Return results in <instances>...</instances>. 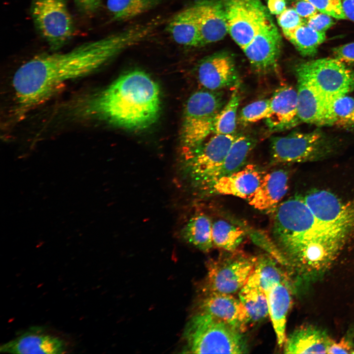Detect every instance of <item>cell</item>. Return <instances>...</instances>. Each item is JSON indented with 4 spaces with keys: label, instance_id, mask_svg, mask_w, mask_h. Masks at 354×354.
<instances>
[{
    "label": "cell",
    "instance_id": "cell-1",
    "mask_svg": "<svg viewBox=\"0 0 354 354\" xmlns=\"http://www.w3.org/2000/svg\"><path fill=\"white\" fill-rule=\"evenodd\" d=\"M138 24L101 39L83 43L66 53H42L22 65L12 80L20 118L51 97L66 82L89 75L125 50L148 39Z\"/></svg>",
    "mask_w": 354,
    "mask_h": 354
},
{
    "label": "cell",
    "instance_id": "cell-2",
    "mask_svg": "<svg viewBox=\"0 0 354 354\" xmlns=\"http://www.w3.org/2000/svg\"><path fill=\"white\" fill-rule=\"evenodd\" d=\"M161 92L156 82L141 70L128 71L102 89L78 101L72 111L77 118L139 130L159 118Z\"/></svg>",
    "mask_w": 354,
    "mask_h": 354
},
{
    "label": "cell",
    "instance_id": "cell-3",
    "mask_svg": "<svg viewBox=\"0 0 354 354\" xmlns=\"http://www.w3.org/2000/svg\"><path fill=\"white\" fill-rule=\"evenodd\" d=\"M273 212L272 235L286 260L305 253L339 252L349 236L317 218L303 197L288 199Z\"/></svg>",
    "mask_w": 354,
    "mask_h": 354
},
{
    "label": "cell",
    "instance_id": "cell-4",
    "mask_svg": "<svg viewBox=\"0 0 354 354\" xmlns=\"http://www.w3.org/2000/svg\"><path fill=\"white\" fill-rule=\"evenodd\" d=\"M184 353H248L244 332L208 314L198 312L187 323L183 333Z\"/></svg>",
    "mask_w": 354,
    "mask_h": 354
},
{
    "label": "cell",
    "instance_id": "cell-5",
    "mask_svg": "<svg viewBox=\"0 0 354 354\" xmlns=\"http://www.w3.org/2000/svg\"><path fill=\"white\" fill-rule=\"evenodd\" d=\"M224 105L223 95L218 91L200 90L188 98L181 132L184 160L193 156L213 132L216 118Z\"/></svg>",
    "mask_w": 354,
    "mask_h": 354
},
{
    "label": "cell",
    "instance_id": "cell-6",
    "mask_svg": "<svg viewBox=\"0 0 354 354\" xmlns=\"http://www.w3.org/2000/svg\"><path fill=\"white\" fill-rule=\"evenodd\" d=\"M295 71L329 102L354 89V71L335 58L302 62L296 65Z\"/></svg>",
    "mask_w": 354,
    "mask_h": 354
},
{
    "label": "cell",
    "instance_id": "cell-7",
    "mask_svg": "<svg viewBox=\"0 0 354 354\" xmlns=\"http://www.w3.org/2000/svg\"><path fill=\"white\" fill-rule=\"evenodd\" d=\"M229 252L207 263L204 292L233 295L239 292L252 273L257 257L236 250Z\"/></svg>",
    "mask_w": 354,
    "mask_h": 354
},
{
    "label": "cell",
    "instance_id": "cell-8",
    "mask_svg": "<svg viewBox=\"0 0 354 354\" xmlns=\"http://www.w3.org/2000/svg\"><path fill=\"white\" fill-rule=\"evenodd\" d=\"M30 12L36 30L52 50L60 49L72 37L74 22L65 0H31Z\"/></svg>",
    "mask_w": 354,
    "mask_h": 354
},
{
    "label": "cell",
    "instance_id": "cell-9",
    "mask_svg": "<svg viewBox=\"0 0 354 354\" xmlns=\"http://www.w3.org/2000/svg\"><path fill=\"white\" fill-rule=\"evenodd\" d=\"M331 150L330 142L319 130L274 137L270 142L273 164L315 161L326 156Z\"/></svg>",
    "mask_w": 354,
    "mask_h": 354
},
{
    "label": "cell",
    "instance_id": "cell-10",
    "mask_svg": "<svg viewBox=\"0 0 354 354\" xmlns=\"http://www.w3.org/2000/svg\"><path fill=\"white\" fill-rule=\"evenodd\" d=\"M237 135L214 134L189 158L184 160L181 173L194 188L204 191L222 164Z\"/></svg>",
    "mask_w": 354,
    "mask_h": 354
},
{
    "label": "cell",
    "instance_id": "cell-11",
    "mask_svg": "<svg viewBox=\"0 0 354 354\" xmlns=\"http://www.w3.org/2000/svg\"><path fill=\"white\" fill-rule=\"evenodd\" d=\"M228 33L241 48L271 18L260 0H224Z\"/></svg>",
    "mask_w": 354,
    "mask_h": 354
},
{
    "label": "cell",
    "instance_id": "cell-12",
    "mask_svg": "<svg viewBox=\"0 0 354 354\" xmlns=\"http://www.w3.org/2000/svg\"><path fill=\"white\" fill-rule=\"evenodd\" d=\"M303 199L315 216L349 235L354 231V199L344 202L326 190H314Z\"/></svg>",
    "mask_w": 354,
    "mask_h": 354
},
{
    "label": "cell",
    "instance_id": "cell-13",
    "mask_svg": "<svg viewBox=\"0 0 354 354\" xmlns=\"http://www.w3.org/2000/svg\"><path fill=\"white\" fill-rule=\"evenodd\" d=\"M281 48V37L271 18L242 50L253 68L260 73L275 69Z\"/></svg>",
    "mask_w": 354,
    "mask_h": 354
},
{
    "label": "cell",
    "instance_id": "cell-14",
    "mask_svg": "<svg viewBox=\"0 0 354 354\" xmlns=\"http://www.w3.org/2000/svg\"><path fill=\"white\" fill-rule=\"evenodd\" d=\"M199 83L206 89L218 91L238 85L236 64L227 52H219L202 59L197 68Z\"/></svg>",
    "mask_w": 354,
    "mask_h": 354
},
{
    "label": "cell",
    "instance_id": "cell-15",
    "mask_svg": "<svg viewBox=\"0 0 354 354\" xmlns=\"http://www.w3.org/2000/svg\"><path fill=\"white\" fill-rule=\"evenodd\" d=\"M198 312L208 314L245 331L250 322L246 311L239 298L233 294L204 292L199 305Z\"/></svg>",
    "mask_w": 354,
    "mask_h": 354
},
{
    "label": "cell",
    "instance_id": "cell-16",
    "mask_svg": "<svg viewBox=\"0 0 354 354\" xmlns=\"http://www.w3.org/2000/svg\"><path fill=\"white\" fill-rule=\"evenodd\" d=\"M271 132L291 129L301 122L298 114L297 90L288 85L278 88L270 98V111L265 118Z\"/></svg>",
    "mask_w": 354,
    "mask_h": 354
},
{
    "label": "cell",
    "instance_id": "cell-17",
    "mask_svg": "<svg viewBox=\"0 0 354 354\" xmlns=\"http://www.w3.org/2000/svg\"><path fill=\"white\" fill-rule=\"evenodd\" d=\"M193 5L198 17L202 46L223 39L228 33L223 2L219 0H199Z\"/></svg>",
    "mask_w": 354,
    "mask_h": 354
},
{
    "label": "cell",
    "instance_id": "cell-18",
    "mask_svg": "<svg viewBox=\"0 0 354 354\" xmlns=\"http://www.w3.org/2000/svg\"><path fill=\"white\" fill-rule=\"evenodd\" d=\"M264 176L262 172L256 165L248 164L234 173L219 178L207 190L249 201L254 194Z\"/></svg>",
    "mask_w": 354,
    "mask_h": 354
},
{
    "label": "cell",
    "instance_id": "cell-19",
    "mask_svg": "<svg viewBox=\"0 0 354 354\" xmlns=\"http://www.w3.org/2000/svg\"><path fill=\"white\" fill-rule=\"evenodd\" d=\"M295 76L298 114L301 122L319 126L329 125L330 102L306 79Z\"/></svg>",
    "mask_w": 354,
    "mask_h": 354
},
{
    "label": "cell",
    "instance_id": "cell-20",
    "mask_svg": "<svg viewBox=\"0 0 354 354\" xmlns=\"http://www.w3.org/2000/svg\"><path fill=\"white\" fill-rule=\"evenodd\" d=\"M65 350L60 338L35 330L26 332L0 347V352L11 354H59Z\"/></svg>",
    "mask_w": 354,
    "mask_h": 354
},
{
    "label": "cell",
    "instance_id": "cell-21",
    "mask_svg": "<svg viewBox=\"0 0 354 354\" xmlns=\"http://www.w3.org/2000/svg\"><path fill=\"white\" fill-rule=\"evenodd\" d=\"M267 300L268 316L275 331L277 342L282 347L286 339L287 316L292 303L290 283L273 284L265 291Z\"/></svg>",
    "mask_w": 354,
    "mask_h": 354
},
{
    "label": "cell",
    "instance_id": "cell-22",
    "mask_svg": "<svg viewBox=\"0 0 354 354\" xmlns=\"http://www.w3.org/2000/svg\"><path fill=\"white\" fill-rule=\"evenodd\" d=\"M333 340L325 331L310 324L301 326L286 337L285 354H327Z\"/></svg>",
    "mask_w": 354,
    "mask_h": 354
},
{
    "label": "cell",
    "instance_id": "cell-23",
    "mask_svg": "<svg viewBox=\"0 0 354 354\" xmlns=\"http://www.w3.org/2000/svg\"><path fill=\"white\" fill-rule=\"evenodd\" d=\"M289 175L283 169L274 170L265 175L249 204L260 210L272 211L286 194L289 188Z\"/></svg>",
    "mask_w": 354,
    "mask_h": 354
},
{
    "label": "cell",
    "instance_id": "cell-24",
    "mask_svg": "<svg viewBox=\"0 0 354 354\" xmlns=\"http://www.w3.org/2000/svg\"><path fill=\"white\" fill-rule=\"evenodd\" d=\"M166 31L178 44L202 46L198 17L193 4L174 15L167 24Z\"/></svg>",
    "mask_w": 354,
    "mask_h": 354
},
{
    "label": "cell",
    "instance_id": "cell-25",
    "mask_svg": "<svg viewBox=\"0 0 354 354\" xmlns=\"http://www.w3.org/2000/svg\"><path fill=\"white\" fill-rule=\"evenodd\" d=\"M238 298L246 311L250 322H258L268 316L266 295L254 269L239 291Z\"/></svg>",
    "mask_w": 354,
    "mask_h": 354
},
{
    "label": "cell",
    "instance_id": "cell-26",
    "mask_svg": "<svg viewBox=\"0 0 354 354\" xmlns=\"http://www.w3.org/2000/svg\"><path fill=\"white\" fill-rule=\"evenodd\" d=\"M255 138L248 135H237L220 167L210 177L204 190H207L219 178L229 175L243 167L247 158L256 145Z\"/></svg>",
    "mask_w": 354,
    "mask_h": 354
},
{
    "label": "cell",
    "instance_id": "cell-27",
    "mask_svg": "<svg viewBox=\"0 0 354 354\" xmlns=\"http://www.w3.org/2000/svg\"><path fill=\"white\" fill-rule=\"evenodd\" d=\"M212 223L203 213L194 215L181 230V236L187 242L203 252H208L213 247Z\"/></svg>",
    "mask_w": 354,
    "mask_h": 354
},
{
    "label": "cell",
    "instance_id": "cell-28",
    "mask_svg": "<svg viewBox=\"0 0 354 354\" xmlns=\"http://www.w3.org/2000/svg\"><path fill=\"white\" fill-rule=\"evenodd\" d=\"M283 33L304 57L315 56L326 38L325 32L318 31L306 24Z\"/></svg>",
    "mask_w": 354,
    "mask_h": 354
},
{
    "label": "cell",
    "instance_id": "cell-29",
    "mask_svg": "<svg viewBox=\"0 0 354 354\" xmlns=\"http://www.w3.org/2000/svg\"><path fill=\"white\" fill-rule=\"evenodd\" d=\"M161 0H107V7L113 19L118 22L131 20L150 11Z\"/></svg>",
    "mask_w": 354,
    "mask_h": 354
},
{
    "label": "cell",
    "instance_id": "cell-30",
    "mask_svg": "<svg viewBox=\"0 0 354 354\" xmlns=\"http://www.w3.org/2000/svg\"><path fill=\"white\" fill-rule=\"evenodd\" d=\"M245 235L243 229L227 221L218 220L212 223L213 244L226 251L236 250Z\"/></svg>",
    "mask_w": 354,
    "mask_h": 354
},
{
    "label": "cell",
    "instance_id": "cell-31",
    "mask_svg": "<svg viewBox=\"0 0 354 354\" xmlns=\"http://www.w3.org/2000/svg\"><path fill=\"white\" fill-rule=\"evenodd\" d=\"M238 87L239 85L236 86L228 102L225 104L217 115L212 132L214 134H235L237 112L240 99Z\"/></svg>",
    "mask_w": 354,
    "mask_h": 354
},
{
    "label": "cell",
    "instance_id": "cell-32",
    "mask_svg": "<svg viewBox=\"0 0 354 354\" xmlns=\"http://www.w3.org/2000/svg\"><path fill=\"white\" fill-rule=\"evenodd\" d=\"M254 271L265 292L273 284L289 283L287 276L276 263L275 260L269 256L264 255L257 257Z\"/></svg>",
    "mask_w": 354,
    "mask_h": 354
},
{
    "label": "cell",
    "instance_id": "cell-33",
    "mask_svg": "<svg viewBox=\"0 0 354 354\" xmlns=\"http://www.w3.org/2000/svg\"><path fill=\"white\" fill-rule=\"evenodd\" d=\"M354 126V97L344 95L332 99L329 106V125Z\"/></svg>",
    "mask_w": 354,
    "mask_h": 354
},
{
    "label": "cell",
    "instance_id": "cell-34",
    "mask_svg": "<svg viewBox=\"0 0 354 354\" xmlns=\"http://www.w3.org/2000/svg\"><path fill=\"white\" fill-rule=\"evenodd\" d=\"M270 109V99L254 101L243 107L239 115V122L247 125L265 119Z\"/></svg>",
    "mask_w": 354,
    "mask_h": 354
},
{
    "label": "cell",
    "instance_id": "cell-35",
    "mask_svg": "<svg viewBox=\"0 0 354 354\" xmlns=\"http://www.w3.org/2000/svg\"><path fill=\"white\" fill-rule=\"evenodd\" d=\"M312 4L321 13L337 19H347L341 0H304Z\"/></svg>",
    "mask_w": 354,
    "mask_h": 354
},
{
    "label": "cell",
    "instance_id": "cell-36",
    "mask_svg": "<svg viewBox=\"0 0 354 354\" xmlns=\"http://www.w3.org/2000/svg\"><path fill=\"white\" fill-rule=\"evenodd\" d=\"M277 22L283 32L295 29L306 23L294 8H286L277 15Z\"/></svg>",
    "mask_w": 354,
    "mask_h": 354
},
{
    "label": "cell",
    "instance_id": "cell-37",
    "mask_svg": "<svg viewBox=\"0 0 354 354\" xmlns=\"http://www.w3.org/2000/svg\"><path fill=\"white\" fill-rule=\"evenodd\" d=\"M305 24L318 31L325 32L334 22L332 17L320 12L307 19Z\"/></svg>",
    "mask_w": 354,
    "mask_h": 354
},
{
    "label": "cell",
    "instance_id": "cell-38",
    "mask_svg": "<svg viewBox=\"0 0 354 354\" xmlns=\"http://www.w3.org/2000/svg\"><path fill=\"white\" fill-rule=\"evenodd\" d=\"M332 52L337 59L344 63L354 64V42L334 48Z\"/></svg>",
    "mask_w": 354,
    "mask_h": 354
},
{
    "label": "cell",
    "instance_id": "cell-39",
    "mask_svg": "<svg viewBox=\"0 0 354 354\" xmlns=\"http://www.w3.org/2000/svg\"><path fill=\"white\" fill-rule=\"evenodd\" d=\"M354 349L352 342L346 338L339 342H333L329 346L327 354H354Z\"/></svg>",
    "mask_w": 354,
    "mask_h": 354
},
{
    "label": "cell",
    "instance_id": "cell-40",
    "mask_svg": "<svg viewBox=\"0 0 354 354\" xmlns=\"http://www.w3.org/2000/svg\"><path fill=\"white\" fill-rule=\"evenodd\" d=\"M294 9L302 18L307 19L316 14L318 11L312 4L304 0H299Z\"/></svg>",
    "mask_w": 354,
    "mask_h": 354
},
{
    "label": "cell",
    "instance_id": "cell-41",
    "mask_svg": "<svg viewBox=\"0 0 354 354\" xmlns=\"http://www.w3.org/2000/svg\"><path fill=\"white\" fill-rule=\"evenodd\" d=\"M79 10L86 14H91L99 7L101 0H74Z\"/></svg>",
    "mask_w": 354,
    "mask_h": 354
},
{
    "label": "cell",
    "instance_id": "cell-42",
    "mask_svg": "<svg viewBox=\"0 0 354 354\" xmlns=\"http://www.w3.org/2000/svg\"><path fill=\"white\" fill-rule=\"evenodd\" d=\"M286 9L285 0H267V9L272 14L278 15Z\"/></svg>",
    "mask_w": 354,
    "mask_h": 354
},
{
    "label": "cell",
    "instance_id": "cell-43",
    "mask_svg": "<svg viewBox=\"0 0 354 354\" xmlns=\"http://www.w3.org/2000/svg\"><path fill=\"white\" fill-rule=\"evenodd\" d=\"M344 13L347 18L354 22V0H341Z\"/></svg>",
    "mask_w": 354,
    "mask_h": 354
}]
</instances>
